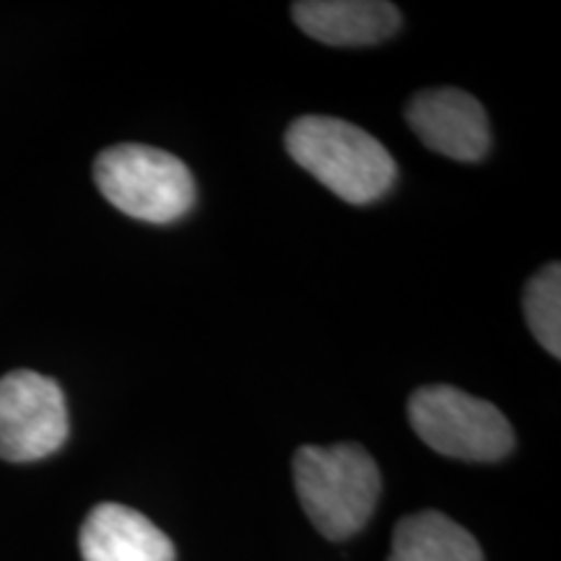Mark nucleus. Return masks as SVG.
<instances>
[{"label":"nucleus","mask_w":561,"mask_h":561,"mask_svg":"<svg viewBox=\"0 0 561 561\" xmlns=\"http://www.w3.org/2000/svg\"><path fill=\"white\" fill-rule=\"evenodd\" d=\"M286 151L301 170L354 206L382 198L398 178L396 161L380 140L339 117H299L286 130Z\"/></svg>","instance_id":"f257e3e1"},{"label":"nucleus","mask_w":561,"mask_h":561,"mask_svg":"<svg viewBox=\"0 0 561 561\" xmlns=\"http://www.w3.org/2000/svg\"><path fill=\"white\" fill-rule=\"evenodd\" d=\"M294 486L314 528L331 541L359 533L382 491L380 468L359 445H305L294 455Z\"/></svg>","instance_id":"f03ea898"},{"label":"nucleus","mask_w":561,"mask_h":561,"mask_svg":"<svg viewBox=\"0 0 561 561\" xmlns=\"http://www.w3.org/2000/svg\"><path fill=\"white\" fill-rule=\"evenodd\" d=\"M94 180L104 198L138 221H178L195 203V182L172 153L151 146L123 144L102 151Z\"/></svg>","instance_id":"7ed1b4c3"},{"label":"nucleus","mask_w":561,"mask_h":561,"mask_svg":"<svg viewBox=\"0 0 561 561\" xmlns=\"http://www.w3.org/2000/svg\"><path fill=\"white\" fill-rule=\"evenodd\" d=\"M409 419L421 442L447 458L491 462L515 445L510 421L496 405L453 385L419 388L409 401Z\"/></svg>","instance_id":"20e7f679"},{"label":"nucleus","mask_w":561,"mask_h":561,"mask_svg":"<svg viewBox=\"0 0 561 561\" xmlns=\"http://www.w3.org/2000/svg\"><path fill=\"white\" fill-rule=\"evenodd\" d=\"M68 439V405L60 385L32 369L0 377V458L32 462Z\"/></svg>","instance_id":"39448f33"},{"label":"nucleus","mask_w":561,"mask_h":561,"mask_svg":"<svg viewBox=\"0 0 561 561\" xmlns=\"http://www.w3.org/2000/svg\"><path fill=\"white\" fill-rule=\"evenodd\" d=\"M409 125L426 149L455 161H479L491 146L486 110L468 91H419L405 110Z\"/></svg>","instance_id":"423d86ee"},{"label":"nucleus","mask_w":561,"mask_h":561,"mask_svg":"<svg viewBox=\"0 0 561 561\" xmlns=\"http://www.w3.org/2000/svg\"><path fill=\"white\" fill-rule=\"evenodd\" d=\"M83 561H174V543L140 512L125 504H96L81 525Z\"/></svg>","instance_id":"0eeeda50"},{"label":"nucleus","mask_w":561,"mask_h":561,"mask_svg":"<svg viewBox=\"0 0 561 561\" xmlns=\"http://www.w3.org/2000/svg\"><path fill=\"white\" fill-rule=\"evenodd\" d=\"M291 13L307 37L339 47L377 45L401 26V11L382 0H301Z\"/></svg>","instance_id":"6e6552de"},{"label":"nucleus","mask_w":561,"mask_h":561,"mask_svg":"<svg viewBox=\"0 0 561 561\" xmlns=\"http://www.w3.org/2000/svg\"><path fill=\"white\" fill-rule=\"evenodd\" d=\"M388 561H483V553L462 525L424 510L396 525Z\"/></svg>","instance_id":"1a4fd4ad"},{"label":"nucleus","mask_w":561,"mask_h":561,"mask_svg":"<svg viewBox=\"0 0 561 561\" xmlns=\"http://www.w3.org/2000/svg\"><path fill=\"white\" fill-rule=\"evenodd\" d=\"M523 310L538 343L559 359L561 356V265L549 263L528 280Z\"/></svg>","instance_id":"9d476101"}]
</instances>
